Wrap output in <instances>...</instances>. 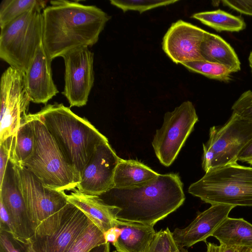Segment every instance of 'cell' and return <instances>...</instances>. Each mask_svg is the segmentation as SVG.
<instances>
[{
    "instance_id": "6da1fadb",
    "label": "cell",
    "mask_w": 252,
    "mask_h": 252,
    "mask_svg": "<svg viewBox=\"0 0 252 252\" xmlns=\"http://www.w3.org/2000/svg\"><path fill=\"white\" fill-rule=\"evenodd\" d=\"M42 11V43L53 60L69 51L96 43L111 17L95 5L51 0Z\"/></svg>"
},
{
    "instance_id": "7a4b0ae2",
    "label": "cell",
    "mask_w": 252,
    "mask_h": 252,
    "mask_svg": "<svg viewBox=\"0 0 252 252\" xmlns=\"http://www.w3.org/2000/svg\"><path fill=\"white\" fill-rule=\"evenodd\" d=\"M99 196L105 204L116 208L117 220L153 226L185 200L183 183L175 173L159 174L136 187L114 188Z\"/></svg>"
},
{
    "instance_id": "3957f363",
    "label": "cell",
    "mask_w": 252,
    "mask_h": 252,
    "mask_svg": "<svg viewBox=\"0 0 252 252\" xmlns=\"http://www.w3.org/2000/svg\"><path fill=\"white\" fill-rule=\"evenodd\" d=\"M36 113L80 179L97 145L108 139L62 103L46 105Z\"/></svg>"
},
{
    "instance_id": "277c9868",
    "label": "cell",
    "mask_w": 252,
    "mask_h": 252,
    "mask_svg": "<svg viewBox=\"0 0 252 252\" xmlns=\"http://www.w3.org/2000/svg\"><path fill=\"white\" fill-rule=\"evenodd\" d=\"M35 135L33 154L23 166L47 187L59 191L73 190L80 179L37 113L32 114Z\"/></svg>"
},
{
    "instance_id": "5b68a950",
    "label": "cell",
    "mask_w": 252,
    "mask_h": 252,
    "mask_svg": "<svg viewBox=\"0 0 252 252\" xmlns=\"http://www.w3.org/2000/svg\"><path fill=\"white\" fill-rule=\"evenodd\" d=\"M188 191L211 205L252 207V167L237 163L213 169Z\"/></svg>"
},
{
    "instance_id": "8992f818",
    "label": "cell",
    "mask_w": 252,
    "mask_h": 252,
    "mask_svg": "<svg viewBox=\"0 0 252 252\" xmlns=\"http://www.w3.org/2000/svg\"><path fill=\"white\" fill-rule=\"evenodd\" d=\"M42 11L32 9L0 29V58L24 73L42 41Z\"/></svg>"
},
{
    "instance_id": "52a82bcc",
    "label": "cell",
    "mask_w": 252,
    "mask_h": 252,
    "mask_svg": "<svg viewBox=\"0 0 252 252\" xmlns=\"http://www.w3.org/2000/svg\"><path fill=\"white\" fill-rule=\"evenodd\" d=\"M252 139V121L232 113L224 125L210 128L209 139L203 144V169L206 173L237 163L239 154Z\"/></svg>"
},
{
    "instance_id": "ba28073f",
    "label": "cell",
    "mask_w": 252,
    "mask_h": 252,
    "mask_svg": "<svg viewBox=\"0 0 252 252\" xmlns=\"http://www.w3.org/2000/svg\"><path fill=\"white\" fill-rule=\"evenodd\" d=\"M92 222L83 212L68 202L42 221L29 242L36 252H67Z\"/></svg>"
},
{
    "instance_id": "9c48e42d",
    "label": "cell",
    "mask_w": 252,
    "mask_h": 252,
    "mask_svg": "<svg viewBox=\"0 0 252 252\" xmlns=\"http://www.w3.org/2000/svg\"><path fill=\"white\" fill-rule=\"evenodd\" d=\"M198 118L191 102L186 101L166 112L161 127L156 130L152 144L163 165H171L177 158Z\"/></svg>"
},
{
    "instance_id": "30bf717a",
    "label": "cell",
    "mask_w": 252,
    "mask_h": 252,
    "mask_svg": "<svg viewBox=\"0 0 252 252\" xmlns=\"http://www.w3.org/2000/svg\"><path fill=\"white\" fill-rule=\"evenodd\" d=\"M13 165L29 218L35 229L42 221L68 203L67 194L64 191L46 186L25 167Z\"/></svg>"
},
{
    "instance_id": "8fae6325",
    "label": "cell",
    "mask_w": 252,
    "mask_h": 252,
    "mask_svg": "<svg viewBox=\"0 0 252 252\" xmlns=\"http://www.w3.org/2000/svg\"><path fill=\"white\" fill-rule=\"evenodd\" d=\"M24 73L10 66L0 78V144L13 136L24 119L31 101Z\"/></svg>"
},
{
    "instance_id": "7c38bea8",
    "label": "cell",
    "mask_w": 252,
    "mask_h": 252,
    "mask_svg": "<svg viewBox=\"0 0 252 252\" xmlns=\"http://www.w3.org/2000/svg\"><path fill=\"white\" fill-rule=\"evenodd\" d=\"M62 58L65 65L62 94L70 107L85 106L94 81V53L88 47L83 46L69 51Z\"/></svg>"
},
{
    "instance_id": "4fadbf2b",
    "label": "cell",
    "mask_w": 252,
    "mask_h": 252,
    "mask_svg": "<svg viewBox=\"0 0 252 252\" xmlns=\"http://www.w3.org/2000/svg\"><path fill=\"white\" fill-rule=\"evenodd\" d=\"M120 159L108 141L97 145L82 171L77 189L86 194L99 196L113 189L114 174Z\"/></svg>"
},
{
    "instance_id": "5bb4252c",
    "label": "cell",
    "mask_w": 252,
    "mask_h": 252,
    "mask_svg": "<svg viewBox=\"0 0 252 252\" xmlns=\"http://www.w3.org/2000/svg\"><path fill=\"white\" fill-rule=\"evenodd\" d=\"M207 31L179 20L173 23L165 34L162 49L175 63L204 61L200 47Z\"/></svg>"
},
{
    "instance_id": "9a60e30c",
    "label": "cell",
    "mask_w": 252,
    "mask_h": 252,
    "mask_svg": "<svg viewBox=\"0 0 252 252\" xmlns=\"http://www.w3.org/2000/svg\"><path fill=\"white\" fill-rule=\"evenodd\" d=\"M0 200L6 209L14 228V236L29 242L35 228L29 218L13 164L9 161L0 185Z\"/></svg>"
},
{
    "instance_id": "2e32d148",
    "label": "cell",
    "mask_w": 252,
    "mask_h": 252,
    "mask_svg": "<svg viewBox=\"0 0 252 252\" xmlns=\"http://www.w3.org/2000/svg\"><path fill=\"white\" fill-rule=\"evenodd\" d=\"M52 61L42 41L24 75L25 88L31 102L46 104L59 93L53 79Z\"/></svg>"
},
{
    "instance_id": "e0dca14e",
    "label": "cell",
    "mask_w": 252,
    "mask_h": 252,
    "mask_svg": "<svg viewBox=\"0 0 252 252\" xmlns=\"http://www.w3.org/2000/svg\"><path fill=\"white\" fill-rule=\"evenodd\" d=\"M234 207L223 204L211 205L198 214L187 227L174 230L172 236L175 242L181 248H189L199 242H206Z\"/></svg>"
},
{
    "instance_id": "ac0fdd59",
    "label": "cell",
    "mask_w": 252,
    "mask_h": 252,
    "mask_svg": "<svg viewBox=\"0 0 252 252\" xmlns=\"http://www.w3.org/2000/svg\"><path fill=\"white\" fill-rule=\"evenodd\" d=\"M66 196L68 202L83 212L103 233L117 226L116 208L105 204L99 196L75 189Z\"/></svg>"
},
{
    "instance_id": "d6986e66",
    "label": "cell",
    "mask_w": 252,
    "mask_h": 252,
    "mask_svg": "<svg viewBox=\"0 0 252 252\" xmlns=\"http://www.w3.org/2000/svg\"><path fill=\"white\" fill-rule=\"evenodd\" d=\"M121 230L117 242L113 244L119 252H149L157 232L154 226L138 222L118 220Z\"/></svg>"
},
{
    "instance_id": "ffe728a7",
    "label": "cell",
    "mask_w": 252,
    "mask_h": 252,
    "mask_svg": "<svg viewBox=\"0 0 252 252\" xmlns=\"http://www.w3.org/2000/svg\"><path fill=\"white\" fill-rule=\"evenodd\" d=\"M200 51L204 61L222 65L231 73L241 70V63L234 50L218 35L207 32Z\"/></svg>"
},
{
    "instance_id": "44dd1931",
    "label": "cell",
    "mask_w": 252,
    "mask_h": 252,
    "mask_svg": "<svg viewBox=\"0 0 252 252\" xmlns=\"http://www.w3.org/2000/svg\"><path fill=\"white\" fill-rule=\"evenodd\" d=\"M159 174L138 160L121 158L114 174V188L138 186L152 180Z\"/></svg>"
},
{
    "instance_id": "7402d4cb",
    "label": "cell",
    "mask_w": 252,
    "mask_h": 252,
    "mask_svg": "<svg viewBox=\"0 0 252 252\" xmlns=\"http://www.w3.org/2000/svg\"><path fill=\"white\" fill-rule=\"evenodd\" d=\"M10 143L9 161L23 166L32 156L35 147V135L32 114H27L15 134L9 138Z\"/></svg>"
},
{
    "instance_id": "603a6c76",
    "label": "cell",
    "mask_w": 252,
    "mask_h": 252,
    "mask_svg": "<svg viewBox=\"0 0 252 252\" xmlns=\"http://www.w3.org/2000/svg\"><path fill=\"white\" fill-rule=\"evenodd\" d=\"M212 236L220 244L252 248V224L243 218L227 217Z\"/></svg>"
},
{
    "instance_id": "cb8c5ba5",
    "label": "cell",
    "mask_w": 252,
    "mask_h": 252,
    "mask_svg": "<svg viewBox=\"0 0 252 252\" xmlns=\"http://www.w3.org/2000/svg\"><path fill=\"white\" fill-rule=\"evenodd\" d=\"M191 17L218 32H238L246 27L245 21L241 17L233 15L220 9L196 13Z\"/></svg>"
},
{
    "instance_id": "d4e9b609",
    "label": "cell",
    "mask_w": 252,
    "mask_h": 252,
    "mask_svg": "<svg viewBox=\"0 0 252 252\" xmlns=\"http://www.w3.org/2000/svg\"><path fill=\"white\" fill-rule=\"evenodd\" d=\"M47 1L40 0H3L0 6V29L22 15L34 8L43 10Z\"/></svg>"
},
{
    "instance_id": "484cf974",
    "label": "cell",
    "mask_w": 252,
    "mask_h": 252,
    "mask_svg": "<svg viewBox=\"0 0 252 252\" xmlns=\"http://www.w3.org/2000/svg\"><path fill=\"white\" fill-rule=\"evenodd\" d=\"M190 71L201 74L208 78L229 82L231 72L224 66L206 61H193L182 63Z\"/></svg>"
},
{
    "instance_id": "4316f807",
    "label": "cell",
    "mask_w": 252,
    "mask_h": 252,
    "mask_svg": "<svg viewBox=\"0 0 252 252\" xmlns=\"http://www.w3.org/2000/svg\"><path fill=\"white\" fill-rule=\"evenodd\" d=\"M105 243L104 233L92 222L67 252H89L94 247Z\"/></svg>"
},
{
    "instance_id": "83f0119b",
    "label": "cell",
    "mask_w": 252,
    "mask_h": 252,
    "mask_svg": "<svg viewBox=\"0 0 252 252\" xmlns=\"http://www.w3.org/2000/svg\"><path fill=\"white\" fill-rule=\"evenodd\" d=\"M176 0H111L110 3L121 9L124 12L128 10H135L142 13L150 9L173 4Z\"/></svg>"
},
{
    "instance_id": "f1b7e54d",
    "label": "cell",
    "mask_w": 252,
    "mask_h": 252,
    "mask_svg": "<svg viewBox=\"0 0 252 252\" xmlns=\"http://www.w3.org/2000/svg\"><path fill=\"white\" fill-rule=\"evenodd\" d=\"M149 252H188L184 248L179 247L175 242L172 232L168 227L157 232Z\"/></svg>"
},
{
    "instance_id": "f546056e",
    "label": "cell",
    "mask_w": 252,
    "mask_h": 252,
    "mask_svg": "<svg viewBox=\"0 0 252 252\" xmlns=\"http://www.w3.org/2000/svg\"><path fill=\"white\" fill-rule=\"evenodd\" d=\"M27 243L11 233L0 231V252H25Z\"/></svg>"
},
{
    "instance_id": "4dcf8cb0",
    "label": "cell",
    "mask_w": 252,
    "mask_h": 252,
    "mask_svg": "<svg viewBox=\"0 0 252 252\" xmlns=\"http://www.w3.org/2000/svg\"><path fill=\"white\" fill-rule=\"evenodd\" d=\"M232 110V113L252 121V91L242 94L233 104Z\"/></svg>"
},
{
    "instance_id": "1f68e13d",
    "label": "cell",
    "mask_w": 252,
    "mask_h": 252,
    "mask_svg": "<svg viewBox=\"0 0 252 252\" xmlns=\"http://www.w3.org/2000/svg\"><path fill=\"white\" fill-rule=\"evenodd\" d=\"M10 143L8 138L0 144V185L2 183L10 159Z\"/></svg>"
},
{
    "instance_id": "d6a6232c",
    "label": "cell",
    "mask_w": 252,
    "mask_h": 252,
    "mask_svg": "<svg viewBox=\"0 0 252 252\" xmlns=\"http://www.w3.org/2000/svg\"><path fill=\"white\" fill-rule=\"evenodd\" d=\"M223 5L229 7L238 12L252 16V0H226L221 1Z\"/></svg>"
},
{
    "instance_id": "836d02e7",
    "label": "cell",
    "mask_w": 252,
    "mask_h": 252,
    "mask_svg": "<svg viewBox=\"0 0 252 252\" xmlns=\"http://www.w3.org/2000/svg\"><path fill=\"white\" fill-rule=\"evenodd\" d=\"M206 252H252V248L242 246H230L222 244L217 245L215 243L205 242Z\"/></svg>"
},
{
    "instance_id": "e575fe53",
    "label": "cell",
    "mask_w": 252,
    "mask_h": 252,
    "mask_svg": "<svg viewBox=\"0 0 252 252\" xmlns=\"http://www.w3.org/2000/svg\"><path fill=\"white\" fill-rule=\"evenodd\" d=\"M0 231L14 234V228L8 213L2 202L0 200Z\"/></svg>"
},
{
    "instance_id": "d590c367",
    "label": "cell",
    "mask_w": 252,
    "mask_h": 252,
    "mask_svg": "<svg viewBox=\"0 0 252 252\" xmlns=\"http://www.w3.org/2000/svg\"><path fill=\"white\" fill-rule=\"evenodd\" d=\"M238 161L245 162L252 165V139L246 145L239 154Z\"/></svg>"
},
{
    "instance_id": "8d00e7d4",
    "label": "cell",
    "mask_w": 252,
    "mask_h": 252,
    "mask_svg": "<svg viewBox=\"0 0 252 252\" xmlns=\"http://www.w3.org/2000/svg\"><path fill=\"white\" fill-rule=\"evenodd\" d=\"M122 230L117 226H114L104 233L105 240L106 242L112 244L115 243L119 238Z\"/></svg>"
},
{
    "instance_id": "74e56055",
    "label": "cell",
    "mask_w": 252,
    "mask_h": 252,
    "mask_svg": "<svg viewBox=\"0 0 252 252\" xmlns=\"http://www.w3.org/2000/svg\"><path fill=\"white\" fill-rule=\"evenodd\" d=\"M89 252H110V243L107 242L97 246Z\"/></svg>"
},
{
    "instance_id": "f35d334b",
    "label": "cell",
    "mask_w": 252,
    "mask_h": 252,
    "mask_svg": "<svg viewBox=\"0 0 252 252\" xmlns=\"http://www.w3.org/2000/svg\"><path fill=\"white\" fill-rule=\"evenodd\" d=\"M25 252H36L30 242L26 245Z\"/></svg>"
},
{
    "instance_id": "ab89813d",
    "label": "cell",
    "mask_w": 252,
    "mask_h": 252,
    "mask_svg": "<svg viewBox=\"0 0 252 252\" xmlns=\"http://www.w3.org/2000/svg\"><path fill=\"white\" fill-rule=\"evenodd\" d=\"M248 61L249 63V65L251 69V72L252 73V50L251 51L249 56L248 58Z\"/></svg>"
},
{
    "instance_id": "60d3db41",
    "label": "cell",
    "mask_w": 252,
    "mask_h": 252,
    "mask_svg": "<svg viewBox=\"0 0 252 252\" xmlns=\"http://www.w3.org/2000/svg\"><path fill=\"white\" fill-rule=\"evenodd\" d=\"M113 252H119L117 250L114 251Z\"/></svg>"
}]
</instances>
